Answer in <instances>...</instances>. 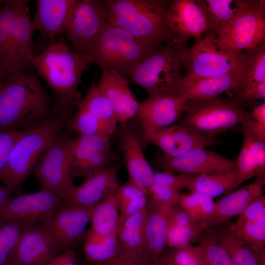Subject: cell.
Returning a JSON list of instances; mask_svg holds the SVG:
<instances>
[{"label": "cell", "mask_w": 265, "mask_h": 265, "mask_svg": "<svg viewBox=\"0 0 265 265\" xmlns=\"http://www.w3.org/2000/svg\"><path fill=\"white\" fill-rule=\"evenodd\" d=\"M90 63L89 55L71 51L63 39L53 41L35 55L31 66L55 96L50 115L70 118L82 99L77 88L82 72Z\"/></svg>", "instance_id": "1"}, {"label": "cell", "mask_w": 265, "mask_h": 265, "mask_svg": "<svg viewBox=\"0 0 265 265\" xmlns=\"http://www.w3.org/2000/svg\"><path fill=\"white\" fill-rule=\"evenodd\" d=\"M52 99L37 74L8 77L0 85V131H26L50 115Z\"/></svg>", "instance_id": "2"}, {"label": "cell", "mask_w": 265, "mask_h": 265, "mask_svg": "<svg viewBox=\"0 0 265 265\" xmlns=\"http://www.w3.org/2000/svg\"><path fill=\"white\" fill-rule=\"evenodd\" d=\"M108 22L121 27L147 45L158 48L175 38L166 23L170 3L163 0H104Z\"/></svg>", "instance_id": "3"}, {"label": "cell", "mask_w": 265, "mask_h": 265, "mask_svg": "<svg viewBox=\"0 0 265 265\" xmlns=\"http://www.w3.org/2000/svg\"><path fill=\"white\" fill-rule=\"evenodd\" d=\"M68 119L50 115L44 122L24 132L14 144L0 180L13 193L20 194L24 182Z\"/></svg>", "instance_id": "4"}, {"label": "cell", "mask_w": 265, "mask_h": 265, "mask_svg": "<svg viewBox=\"0 0 265 265\" xmlns=\"http://www.w3.org/2000/svg\"><path fill=\"white\" fill-rule=\"evenodd\" d=\"M186 44L172 38L162 48H158L146 56L135 67L130 79L144 89L149 97L173 95L182 78L181 67L187 48Z\"/></svg>", "instance_id": "5"}, {"label": "cell", "mask_w": 265, "mask_h": 265, "mask_svg": "<svg viewBox=\"0 0 265 265\" xmlns=\"http://www.w3.org/2000/svg\"><path fill=\"white\" fill-rule=\"evenodd\" d=\"M155 49L108 22L87 54L101 70H113L128 79L137 64Z\"/></svg>", "instance_id": "6"}, {"label": "cell", "mask_w": 265, "mask_h": 265, "mask_svg": "<svg viewBox=\"0 0 265 265\" xmlns=\"http://www.w3.org/2000/svg\"><path fill=\"white\" fill-rule=\"evenodd\" d=\"M245 59V53L227 46L217 39L215 33L209 31L187 48L183 61L186 71L185 77H212L235 73L243 78Z\"/></svg>", "instance_id": "7"}, {"label": "cell", "mask_w": 265, "mask_h": 265, "mask_svg": "<svg viewBox=\"0 0 265 265\" xmlns=\"http://www.w3.org/2000/svg\"><path fill=\"white\" fill-rule=\"evenodd\" d=\"M183 118L179 125L192 128L211 137L231 129L251 118L238 100L218 97L184 102Z\"/></svg>", "instance_id": "8"}, {"label": "cell", "mask_w": 265, "mask_h": 265, "mask_svg": "<svg viewBox=\"0 0 265 265\" xmlns=\"http://www.w3.org/2000/svg\"><path fill=\"white\" fill-rule=\"evenodd\" d=\"M65 125L71 131L80 134L100 135L109 137L118 123L108 100L93 83L87 89L77 108Z\"/></svg>", "instance_id": "9"}, {"label": "cell", "mask_w": 265, "mask_h": 265, "mask_svg": "<svg viewBox=\"0 0 265 265\" xmlns=\"http://www.w3.org/2000/svg\"><path fill=\"white\" fill-rule=\"evenodd\" d=\"M108 23L104 0H76L64 33L71 41L74 51L87 54Z\"/></svg>", "instance_id": "10"}, {"label": "cell", "mask_w": 265, "mask_h": 265, "mask_svg": "<svg viewBox=\"0 0 265 265\" xmlns=\"http://www.w3.org/2000/svg\"><path fill=\"white\" fill-rule=\"evenodd\" d=\"M216 37L239 51L251 49L265 40V0H246L243 8L217 32Z\"/></svg>", "instance_id": "11"}, {"label": "cell", "mask_w": 265, "mask_h": 265, "mask_svg": "<svg viewBox=\"0 0 265 265\" xmlns=\"http://www.w3.org/2000/svg\"><path fill=\"white\" fill-rule=\"evenodd\" d=\"M65 204L59 196L42 188L32 193H20L0 209V224L11 221L49 224Z\"/></svg>", "instance_id": "12"}, {"label": "cell", "mask_w": 265, "mask_h": 265, "mask_svg": "<svg viewBox=\"0 0 265 265\" xmlns=\"http://www.w3.org/2000/svg\"><path fill=\"white\" fill-rule=\"evenodd\" d=\"M63 251L48 224L31 223L23 232L5 265H46Z\"/></svg>", "instance_id": "13"}, {"label": "cell", "mask_w": 265, "mask_h": 265, "mask_svg": "<svg viewBox=\"0 0 265 265\" xmlns=\"http://www.w3.org/2000/svg\"><path fill=\"white\" fill-rule=\"evenodd\" d=\"M66 140L59 133L34 168L42 188L55 194L64 202L76 186L70 173Z\"/></svg>", "instance_id": "14"}, {"label": "cell", "mask_w": 265, "mask_h": 265, "mask_svg": "<svg viewBox=\"0 0 265 265\" xmlns=\"http://www.w3.org/2000/svg\"><path fill=\"white\" fill-rule=\"evenodd\" d=\"M70 175L85 179L106 167L110 157L109 137L80 134L66 139Z\"/></svg>", "instance_id": "15"}, {"label": "cell", "mask_w": 265, "mask_h": 265, "mask_svg": "<svg viewBox=\"0 0 265 265\" xmlns=\"http://www.w3.org/2000/svg\"><path fill=\"white\" fill-rule=\"evenodd\" d=\"M166 23L175 37L186 44L190 37L199 42L210 30V24L201 0H174L167 9Z\"/></svg>", "instance_id": "16"}, {"label": "cell", "mask_w": 265, "mask_h": 265, "mask_svg": "<svg viewBox=\"0 0 265 265\" xmlns=\"http://www.w3.org/2000/svg\"><path fill=\"white\" fill-rule=\"evenodd\" d=\"M164 172L191 175L236 172V161L205 148L191 150L178 157L162 156L158 161Z\"/></svg>", "instance_id": "17"}, {"label": "cell", "mask_w": 265, "mask_h": 265, "mask_svg": "<svg viewBox=\"0 0 265 265\" xmlns=\"http://www.w3.org/2000/svg\"><path fill=\"white\" fill-rule=\"evenodd\" d=\"M145 143L160 148L163 156L173 158L189 151L205 148L217 143L215 137L207 136L192 128L179 125L168 126L144 136Z\"/></svg>", "instance_id": "18"}, {"label": "cell", "mask_w": 265, "mask_h": 265, "mask_svg": "<svg viewBox=\"0 0 265 265\" xmlns=\"http://www.w3.org/2000/svg\"><path fill=\"white\" fill-rule=\"evenodd\" d=\"M28 2L22 0L13 25L11 38V76L25 73L31 66L35 55L32 41L35 29L31 20Z\"/></svg>", "instance_id": "19"}, {"label": "cell", "mask_w": 265, "mask_h": 265, "mask_svg": "<svg viewBox=\"0 0 265 265\" xmlns=\"http://www.w3.org/2000/svg\"><path fill=\"white\" fill-rule=\"evenodd\" d=\"M184 112V102L172 95L149 97L138 103L137 115L144 135L168 127L179 119Z\"/></svg>", "instance_id": "20"}, {"label": "cell", "mask_w": 265, "mask_h": 265, "mask_svg": "<svg viewBox=\"0 0 265 265\" xmlns=\"http://www.w3.org/2000/svg\"><path fill=\"white\" fill-rule=\"evenodd\" d=\"M242 79V76L235 73L212 77L190 78L183 76L176 85L173 95L185 102L214 98L232 90L237 93Z\"/></svg>", "instance_id": "21"}, {"label": "cell", "mask_w": 265, "mask_h": 265, "mask_svg": "<svg viewBox=\"0 0 265 265\" xmlns=\"http://www.w3.org/2000/svg\"><path fill=\"white\" fill-rule=\"evenodd\" d=\"M93 208L65 204L54 214L48 225L63 250L84 236Z\"/></svg>", "instance_id": "22"}, {"label": "cell", "mask_w": 265, "mask_h": 265, "mask_svg": "<svg viewBox=\"0 0 265 265\" xmlns=\"http://www.w3.org/2000/svg\"><path fill=\"white\" fill-rule=\"evenodd\" d=\"M95 84L111 103L118 122L124 123L137 115L138 103L130 89L128 79L115 71L103 69Z\"/></svg>", "instance_id": "23"}, {"label": "cell", "mask_w": 265, "mask_h": 265, "mask_svg": "<svg viewBox=\"0 0 265 265\" xmlns=\"http://www.w3.org/2000/svg\"><path fill=\"white\" fill-rule=\"evenodd\" d=\"M76 0H36V10L32 21L34 28L41 33L40 46L45 48L54 37L64 33L66 23Z\"/></svg>", "instance_id": "24"}, {"label": "cell", "mask_w": 265, "mask_h": 265, "mask_svg": "<svg viewBox=\"0 0 265 265\" xmlns=\"http://www.w3.org/2000/svg\"><path fill=\"white\" fill-rule=\"evenodd\" d=\"M265 184V176L257 177L253 183L234 190L215 202L212 215L201 229L213 228L240 214L253 200L262 194Z\"/></svg>", "instance_id": "25"}, {"label": "cell", "mask_w": 265, "mask_h": 265, "mask_svg": "<svg viewBox=\"0 0 265 265\" xmlns=\"http://www.w3.org/2000/svg\"><path fill=\"white\" fill-rule=\"evenodd\" d=\"M120 146L129 175V180L147 195L155 182V172L147 161L136 134L131 130L122 132Z\"/></svg>", "instance_id": "26"}, {"label": "cell", "mask_w": 265, "mask_h": 265, "mask_svg": "<svg viewBox=\"0 0 265 265\" xmlns=\"http://www.w3.org/2000/svg\"><path fill=\"white\" fill-rule=\"evenodd\" d=\"M119 186L117 167H106L86 178L80 186H76L65 203L93 207L114 193Z\"/></svg>", "instance_id": "27"}, {"label": "cell", "mask_w": 265, "mask_h": 265, "mask_svg": "<svg viewBox=\"0 0 265 265\" xmlns=\"http://www.w3.org/2000/svg\"><path fill=\"white\" fill-rule=\"evenodd\" d=\"M171 207L148 203L145 223L146 252L151 262L159 257L166 245L168 213Z\"/></svg>", "instance_id": "28"}, {"label": "cell", "mask_w": 265, "mask_h": 265, "mask_svg": "<svg viewBox=\"0 0 265 265\" xmlns=\"http://www.w3.org/2000/svg\"><path fill=\"white\" fill-rule=\"evenodd\" d=\"M147 212L146 208L127 217L119 216L117 237L120 251L133 255L147 254L145 235Z\"/></svg>", "instance_id": "29"}, {"label": "cell", "mask_w": 265, "mask_h": 265, "mask_svg": "<svg viewBox=\"0 0 265 265\" xmlns=\"http://www.w3.org/2000/svg\"><path fill=\"white\" fill-rule=\"evenodd\" d=\"M242 144L236 161V172L245 182L265 176V141L243 132Z\"/></svg>", "instance_id": "30"}, {"label": "cell", "mask_w": 265, "mask_h": 265, "mask_svg": "<svg viewBox=\"0 0 265 265\" xmlns=\"http://www.w3.org/2000/svg\"><path fill=\"white\" fill-rule=\"evenodd\" d=\"M244 182L237 172L191 175L186 187L212 198L228 194Z\"/></svg>", "instance_id": "31"}, {"label": "cell", "mask_w": 265, "mask_h": 265, "mask_svg": "<svg viewBox=\"0 0 265 265\" xmlns=\"http://www.w3.org/2000/svg\"><path fill=\"white\" fill-rule=\"evenodd\" d=\"M119 211L116 191L93 206L90 229L102 237H107L117 232Z\"/></svg>", "instance_id": "32"}, {"label": "cell", "mask_w": 265, "mask_h": 265, "mask_svg": "<svg viewBox=\"0 0 265 265\" xmlns=\"http://www.w3.org/2000/svg\"><path fill=\"white\" fill-rule=\"evenodd\" d=\"M22 0H7L0 7V60L9 77L12 72L11 38L13 25Z\"/></svg>", "instance_id": "33"}, {"label": "cell", "mask_w": 265, "mask_h": 265, "mask_svg": "<svg viewBox=\"0 0 265 265\" xmlns=\"http://www.w3.org/2000/svg\"><path fill=\"white\" fill-rule=\"evenodd\" d=\"M83 237L84 255L86 259L92 264L106 262L119 252L117 231L109 236L102 237L89 229Z\"/></svg>", "instance_id": "34"}, {"label": "cell", "mask_w": 265, "mask_h": 265, "mask_svg": "<svg viewBox=\"0 0 265 265\" xmlns=\"http://www.w3.org/2000/svg\"><path fill=\"white\" fill-rule=\"evenodd\" d=\"M245 53L244 73L237 92L240 98L250 87L265 82V40Z\"/></svg>", "instance_id": "35"}, {"label": "cell", "mask_w": 265, "mask_h": 265, "mask_svg": "<svg viewBox=\"0 0 265 265\" xmlns=\"http://www.w3.org/2000/svg\"><path fill=\"white\" fill-rule=\"evenodd\" d=\"M201 2L209 20V31L216 34L243 8L246 0H201Z\"/></svg>", "instance_id": "36"}, {"label": "cell", "mask_w": 265, "mask_h": 265, "mask_svg": "<svg viewBox=\"0 0 265 265\" xmlns=\"http://www.w3.org/2000/svg\"><path fill=\"white\" fill-rule=\"evenodd\" d=\"M197 241L206 265H234L228 252L217 242L213 228L204 229Z\"/></svg>", "instance_id": "37"}, {"label": "cell", "mask_w": 265, "mask_h": 265, "mask_svg": "<svg viewBox=\"0 0 265 265\" xmlns=\"http://www.w3.org/2000/svg\"><path fill=\"white\" fill-rule=\"evenodd\" d=\"M116 193L119 216L127 217L147 208V195L129 180L118 187Z\"/></svg>", "instance_id": "38"}, {"label": "cell", "mask_w": 265, "mask_h": 265, "mask_svg": "<svg viewBox=\"0 0 265 265\" xmlns=\"http://www.w3.org/2000/svg\"><path fill=\"white\" fill-rule=\"evenodd\" d=\"M178 204L201 228L212 215L215 202L209 196L192 192L189 194H181Z\"/></svg>", "instance_id": "39"}, {"label": "cell", "mask_w": 265, "mask_h": 265, "mask_svg": "<svg viewBox=\"0 0 265 265\" xmlns=\"http://www.w3.org/2000/svg\"><path fill=\"white\" fill-rule=\"evenodd\" d=\"M229 228L257 252L260 253L263 251L265 244V219L243 222L236 221Z\"/></svg>", "instance_id": "40"}, {"label": "cell", "mask_w": 265, "mask_h": 265, "mask_svg": "<svg viewBox=\"0 0 265 265\" xmlns=\"http://www.w3.org/2000/svg\"><path fill=\"white\" fill-rule=\"evenodd\" d=\"M30 224L11 221L0 224V265H5L23 232Z\"/></svg>", "instance_id": "41"}, {"label": "cell", "mask_w": 265, "mask_h": 265, "mask_svg": "<svg viewBox=\"0 0 265 265\" xmlns=\"http://www.w3.org/2000/svg\"><path fill=\"white\" fill-rule=\"evenodd\" d=\"M204 230L199 225L178 226L168 225L166 245L175 248L188 244L198 238Z\"/></svg>", "instance_id": "42"}, {"label": "cell", "mask_w": 265, "mask_h": 265, "mask_svg": "<svg viewBox=\"0 0 265 265\" xmlns=\"http://www.w3.org/2000/svg\"><path fill=\"white\" fill-rule=\"evenodd\" d=\"M173 249L171 256L167 258L170 265H202L203 261L198 246L188 244Z\"/></svg>", "instance_id": "43"}, {"label": "cell", "mask_w": 265, "mask_h": 265, "mask_svg": "<svg viewBox=\"0 0 265 265\" xmlns=\"http://www.w3.org/2000/svg\"><path fill=\"white\" fill-rule=\"evenodd\" d=\"M180 193L170 188L154 184L150 193V204L158 206H169L178 204Z\"/></svg>", "instance_id": "44"}, {"label": "cell", "mask_w": 265, "mask_h": 265, "mask_svg": "<svg viewBox=\"0 0 265 265\" xmlns=\"http://www.w3.org/2000/svg\"><path fill=\"white\" fill-rule=\"evenodd\" d=\"M25 131H0V177L7 166L14 144Z\"/></svg>", "instance_id": "45"}, {"label": "cell", "mask_w": 265, "mask_h": 265, "mask_svg": "<svg viewBox=\"0 0 265 265\" xmlns=\"http://www.w3.org/2000/svg\"><path fill=\"white\" fill-rule=\"evenodd\" d=\"M191 175L185 173H171L166 172L155 173L154 184L170 188L180 192L184 187Z\"/></svg>", "instance_id": "46"}, {"label": "cell", "mask_w": 265, "mask_h": 265, "mask_svg": "<svg viewBox=\"0 0 265 265\" xmlns=\"http://www.w3.org/2000/svg\"><path fill=\"white\" fill-rule=\"evenodd\" d=\"M265 219V197L262 194L253 200L239 215L238 222Z\"/></svg>", "instance_id": "47"}, {"label": "cell", "mask_w": 265, "mask_h": 265, "mask_svg": "<svg viewBox=\"0 0 265 265\" xmlns=\"http://www.w3.org/2000/svg\"><path fill=\"white\" fill-rule=\"evenodd\" d=\"M151 260L147 254L133 255L119 250L113 258L103 263L92 265H149Z\"/></svg>", "instance_id": "48"}, {"label": "cell", "mask_w": 265, "mask_h": 265, "mask_svg": "<svg viewBox=\"0 0 265 265\" xmlns=\"http://www.w3.org/2000/svg\"><path fill=\"white\" fill-rule=\"evenodd\" d=\"M46 265H78L74 247L67 248Z\"/></svg>", "instance_id": "49"}, {"label": "cell", "mask_w": 265, "mask_h": 265, "mask_svg": "<svg viewBox=\"0 0 265 265\" xmlns=\"http://www.w3.org/2000/svg\"><path fill=\"white\" fill-rule=\"evenodd\" d=\"M242 132H246L263 141H265V126L252 118H249L241 123Z\"/></svg>", "instance_id": "50"}, {"label": "cell", "mask_w": 265, "mask_h": 265, "mask_svg": "<svg viewBox=\"0 0 265 265\" xmlns=\"http://www.w3.org/2000/svg\"><path fill=\"white\" fill-rule=\"evenodd\" d=\"M265 82H262L249 88L243 94L241 99L254 100L265 99Z\"/></svg>", "instance_id": "51"}, {"label": "cell", "mask_w": 265, "mask_h": 265, "mask_svg": "<svg viewBox=\"0 0 265 265\" xmlns=\"http://www.w3.org/2000/svg\"><path fill=\"white\" fill-rule=\"evenodd\" d=\"M251 118L265 126V104L255 106L251 112Z\"/></svg>", "instance_id": "52"}, {"label": "cell", "mask_w": 265, "mask_h": 265, "mask_svg": "<svg viewBox=\"0 0 265 265\" xmlns=\"http://www.w3.org/2000/svg\"><path fill=\"white\" fill-rule=\"evenodd\" d=\"M13 193L11 190L6 186L0 185V209L12 198Z\"/></svg>", "instance_id": "53"}, {"label": "cell", "mask_w": 265, "mask_h": 265, "mask_svg": "<svg viewBox=\"0 0 265 265\" xmlns=\"http://www.w3.org/2000/svg\"><path fill=\"white\" fill-rule=\"evenodd\" d=\"M149 265H170L168 260L166 259H161L160 257L152 261Z\"/></svg>", "instance_id": "54"}, {"label": "cell", "mask_w": 265, "mask_h": 265, "mask_svg": "<svg viewBox=\"0 0 265 265\" xmlns=\"http://www.w3.org/2000/svg\"><path fill=\"white\" fill-rule=\"evenodd\" d=\"M8 77V74L3 67L0 60V85Z\"/></svg>", "instance_id": "55"}, {"label": "cell", "mask_w": 265, "mask_h": 265, "mask_svg": "<svg viewBox=\"0 0 265 265\" xmlns=\"http://www.w3.org/2000/svg\"><path fill=\"white\" fill-rule=\"evenodd\" d=\"M4 1L5 0H0V7L2 5Z\"/></svg>", "instance_id": "56"}]
</instances>
